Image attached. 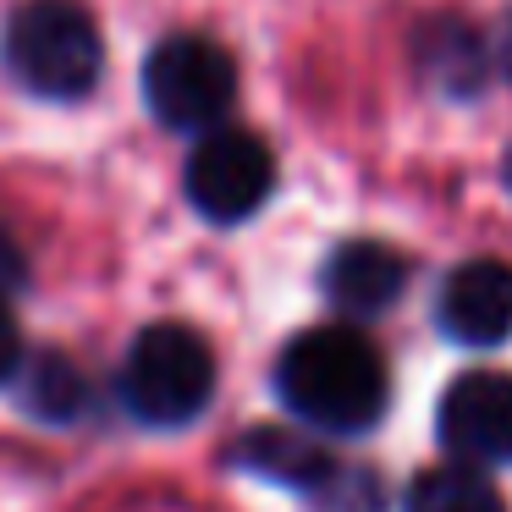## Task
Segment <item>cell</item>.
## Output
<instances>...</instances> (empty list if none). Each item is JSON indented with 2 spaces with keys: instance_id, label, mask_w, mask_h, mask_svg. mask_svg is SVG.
Returning <instances> with one entry per match:
<instances>
[{
  "instance_id": "obj_5",
  "label": "cell",
  "mask_w": 512,
  "mask_h": 512,
  "mask_svg": "<svg viewBox=\"0 0 512 512\" xmlns=\"http://www.w3.org/2000/svg\"><path fill=\"white\" fill-rule=\"evenodd\" d=\"M270 188H276V155L243 127H215L188 155V199L215 226L248 221L270 199Z\"/></svg>"
},
{
  "instance_id": "obj_4",
  "label": "cell",
  "mask_w": 512,
  "mask_h": 512,
  "mask_svg": "<svg viewBox=\"0 0 512 512\" xmlns=\"http://www.w3.org/2000/svg\"><path fill=\"white\" fill-rule=\"evenodd\" d=\"M144 100L155 122L177 133H199V127L215 133V122L237 100V61L204 34H171L144 61Z\"/></svg>"
},
{
  "instance_id": "obj_6",
  "label": "cell",
  "mask_w": 512,
  "mask_h": 512,
  "mask_svg": "<svg viewBox=\"0 0 512 512\" xmlns=\"http://www.w3.org/2000/svg\"><path fill=\"white\" fill-rule=\"evenodd\" d=\"M441 446L457 463H512V375L501 369H474L457 375L435 413Z\"/></svg>"
},
{
  "instance_id": "obj_12",
  "label": "cell",
  "mask_w": 512,
  "mask_h": 512,
  "mask_svg": "<svg viewBox=\"0 0 512 512\" xmlns=\"http://www.w3.org/2000/svg\"><path fill=\"white\" fill-rule=\"evenodd\" d=\"M23 369V331H17L12 309L0 303V380H12Z\"/></svg>"
},
{
  "instance_id": "obj_1",
  "label": "cell",
  "mask_w": 512,
  "mask_h": 512,
  "mask_svg": "<svg viewBox=\"0 0 512 512\" xmlns=\"http://www.w3.org/2000/svg\"><path fill=\"white\" fill-rule=\"evenodd\" d=\"M276 397L314 430L364 435L386 419L391 369L358 325H309L281 347Z\"/></svg>"
},
{
  "instance_id": "obj_7",
  "label": "cell",
  "mask_w": 512,
  "mask_h": 512,
  "mask_svg": "<svg viewBox=\"0 0 512 512\" xmlns=\"http://www.w3.org/2000/svg\"><path fill=\"white\" fill-rule=\"evenodd\" d=\"M441 331L463 347H496L512 336V265L507 259H468L441 281Z\"/></svg>"
},
{
  "instance_id": "obj_10",
  "label": "cell",
  "mask_w": 512,
  "mask_h": 512,
  "mask_svg": "<svg viewBox=\"0 0 512 512\" xmlns=\"http://www.w3.org/2000/svg\"><path fill=\"white\" fill-rule=\"evenodd\" d=\"M17 397L34 419H50V424H67L89 408V386H83L78 364L67 353H39L34 364L17 369Z\"/></svg>"
},
{
  "instance_id": "obj_11",
  "label": "cell",
  "mask_w": 512,
  "mask_h": 512,
  "mask_svg": "<svg viewBox=\"0 0 512 512\" xmlns=\"http://www.w3.org/2000/svg\"><path fill=\"white\" fill-rule=\"evenodd\" d=\"M408 512H507V501L479 468L435 463L408 485Z\"/></svg>"
},
{
  "instance_id": "obj_2",
  "label": "cell",
  "mask_w": 512,
  "mask_h": 512,
  "mask_svg": "<svg viewBox=\"0 0 512 512\" xmlns=\"http://www.w3.org/2000/svg\"><path fill=\"white\" fill-rule=\"evenodd\" d=\"M0 61L39 100H83L105 72V39L78 0H23L0 28Z\"/></svg>"
},
{
  "instance_id": "obj_13",
  "label": "cell",
  "mask_w": 512,
  "mask_h": 512,
  "mask_svg": "<svg viewBox=\"0 0 512 512\" xmlns=\"http://www.w3.org/2000/svg\"><path fill=\"white\" fill-rule=\"evenodd\" d=\"M501 61H507V78H512V17H507V39H501Z\"/></svg>"
},
{
  "instance_id": "obj_14",
  "label": "cell",
  "mask_w": 512,
  "mask_h": 512,
  "mask_svg": "<svg viewBox=\"0 0 512 512\" xmlns=\"http://www.w3.org/2000/svg\"><path fill=\"white\" fill-rule=\"evenodd\" d=\"M507 182H512V155H507Z\"/></svg>"
},
{
  "instance_id": "obj_3",
  "label": "cell",
  "mask_w": 512,
  "mask_h": 512,
  "mask_svg": "<svg viewBox=\"0 0 512 512\" xmlns=\"http://www.w3.org/2000/svg\"><path fill=\"white\" fill-rule=\"evenodd\" d=\"M215 397V353L193 325L155 320L133 336L122 364V402L138 424L177 430L193 424Z\"/></svg>"
},
{
  "instance_id": "obj_8",
  "label": "cell",
  "mask_w": 512,
  "mask_h": 512,
  "mask_svg": "<svg viewBox=\"0 0 512 512\" xmlns=\"http://www.w3.org/2000/svg\"><path fill=\"white\" fill-rule=\"evenodd\" d=\"M408 259L397 254L391 243H375V237H353V243L331 248L320 270V287L347 320H375L386 314L391 303L408 292Z\"/></svg>"
},
{
  "instance_id": "obj_9",
  "label": "cell",
  "mask_w": 512,
  "mask_h": 512,
  "mask_svg": "<svg viewBox=\"0 0 512 512\" xmlns=\"http://www.w3.org/2000/svg\"><path fill=\"white\" fill-rule=\"evenodd\" d=\"M237 463H243L248 474L270 479V485L298 490V496H325V490H331V479L342 474V468H336V457L320 452L309 435L276 430V424L248 430L243 441H237Z\"/></svg>"
}]
</instances>
